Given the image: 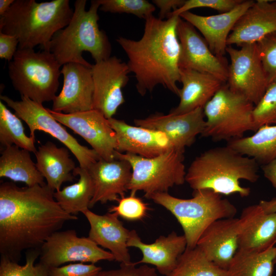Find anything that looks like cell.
<instances>
[{
  "instance_id": "34",
  "label": "cell",
  "mask_w": 276,
  "mask_h": 276,
  "mask_svg": "<svg viewBox=\"0 0 276 276\" xmlns=\"http://www.w3.org/2000/svg\"><path fill=\"white\" fill-rule=\"evenodd\" d=\"M40 254V249L28 250L22 265L1 256L0 276H49L50 268L40 262L35 264Z\"/></svg>"
},
{
  "instance_id": "9",
  "label": "cell",
  "mask_w": 276,
  "mask_h": 276,
  "mask_svg": "<svg viewBox=\"0 0 276 276\" xmlns=\"http://www.w3.org/2000/svg\"><path fill=\"white\" fill-rule=\"evenodd\" d=\"M116 158L125 160L131 165L128 190L131 195L142 191L147 198L154 193L168 192L174 186L186 181L183 153L174 149L150 158L116 151Z\"/></svg>"
},
{
  "instance_id": "20",
  "label": "cell",
  "mask_w": 276,
  "mask_h": 276,
  "mask_svg": "<svg viewBox=\"0 0 276 276\" xmlns=\"http://www.w3.org/2000/svg\"><path fill=\"white\" fill-rule=\"evenodd\" d=\"M108 121L116 133L119 152L150 158L173 149L167 136L161 131L132 126L113 118Z\"/></svg>"
},
{
  "instance_id": "8",
  "label": "cell",
  "mask_w": 276,
  "mask_h": 276,
  "mask_svg": "<svg viewBox=\"0 0 276 276\" xmlns=\"http://www.w3.org/2000/svg\"><path fill=\"white\" fill-rule=\"evenodd\" d=\"M254 104L234 93L224 83L203 107L205 127L202 136L227 142L255 131L252 119Z\"/></svg>"
},
{
  "instance_id": "3",
  "label": "cell",
  "mask_w": 276,
  "mask_h": 276,
  "mask_svg": "<svg viewBox=\"0 0 276 276\" xmlns=\"http://www.w3.org/2000/svg\"><path fill=\"white\" fill-rule=\"evenodd\" d=\"M259 164L229 147L207 150L197 156L186 172V181L194 190L209 189L225 195H249L250 189L240 185V180L256 182Z\"/></svg>"
},
{
  "instance_id": "7",
  "label": "cell",
  "mask_w": 276,
  "mask_h": 276,
  "mask_svg": "<svg viewBox=\"0 0 276 276\" xmlns=\"http://www.w3.org/2000/svg\"><path fill=\"white\" fill-rule=\"evenodd\" d=\"M61 66L50 51L18 48L9 62L8 74L21 96L42 104L53 101L56 96Z\"/></svg>"
},
{
  "instance_id": "46",
  "label": "cell",
  "mask_w": 276,
  "mask_h": 276,
  "mask_svg": "<svg viewBox=\"0 0 276 276\" xmlns=\"http://www.w3.org/2000/svg\"><path fill=\"white\" fill-rule=\"evenodd\" d=\"M14 0H1L0 1V15L4 14L10 8Z\"/></svg>"
},
{
  "instance_id": "4",
  "label": "cell",
  "mask_w": 276,
  "mask_h": 276,
  "mask_svg": "<svg viewBox=\"0 0 276 276\" xmlns=\"http://www.w3.org/2000/svg\"><path fill=\"white\" fill-rule=\"evenodd\" d=\"M73 13L68 0H14L1 16L0 32L15 36L18 48L40 45L46 50L55 34L68 25Z\"/></svg>"
},
{
  "instance_id": "38",
  "label": "cell",
  "mask_w": 276,
  "mask_h": 276,
  "mask_svg": "<svg viewBox=\"0 0 276 276\" xmlns=\"http://www.w3.org/2000/svg\"><path fill=\"white\" fill-rule=\"evenodd\" d=\"M268 84L276 80V31L257 43Z\"/></svg>"
},
{
  "instance_id": "19",
  "label": "cell",
  "mask_w": 276,
  "mask_h": 276,
  "mask_svg": "<svg viewBox=\"0 0 276 276\" xmlns=\"http://www.w3.org/2000/svg\"><path fill=\"white\" fill-rule=\"evenodd\" d=\"M254 2L242 1L232 10L214 15L202 16L187 11L179 16L199 31L214 54L224 57L229 34L238 20Z\"/></svg>"
},
{
  "instance_id": "37",
  "label": "cell",
  "mask_w": 276,
  "mask_h": 276,
  "mask_svg": "<svg viewBox=\"0 0 276 276\" xmlns=\"http://www.w3.org/2000/svg\"><path fill=\"white\" fill-rule=\"evenodd\" d=\"M117 205L111 206L108 212L114 213L119 217L128 221L142 220L149 210L148 204L135 195L122 197L118 201Z\"/></svg>"
},
{
  "instance_id": "12",
  "label": "cell",
  "mask_w": 276,
  "mask_h": 276,
  "mask_svg": "<svg viewBox=\"0 0 276 276\" xmlns=\"http://www.w3.org/2000/svg\"><path fill=\"white\" fill-rule=\"evenodd\" d=\"M39 262L49 268L68 262L95 264L102 260H114L112 254L99 247L88 237H79L76 231H57L42 245Z\"/></svg>"
},
{
  "instance_id": "6",
  "label": "cell",
  "mask_w": 276,
  "mask_h": 276,
  "mask_svg": "<svg viewBox=\"0 0 276 276\" xmlns=\"http://www.w3.org/2000/svg\"><path fill=\"white\" fill-rule=\"evenodd\" d=\"M147 198L163 206L176 218L189 248L197 246L202 233L213 222L233 218L237 212L228 199L209 189L194 190L193 197L189 199L177 198L168 192L154 193Z\"/></svg>"
},
{
  "instance_id": "5",
  "label": "cell",
  "mask_w": 276,
  "mask_h": 276,
  "mask_svg": "<svg viewBox=\"0 0 276 276\" xmlns=\"http://www.w3.org/2000/svg\"><path fill=\"white\" fill-rule=\"evenodd\" d=\"M86 0L74 3L72 18L68 25L56 32L47 48L62 66L67 63H78L91 67L82 57L83 52L90 53L95 62L109 58L111 46L103 30L99 29L98 11L99 0L91 1L86 10Z\"/></svg>"
},
{
  "instance_id": "47",
  "label": "cell",
  "mask_w": 276,
  "mask_h": 276,
  "mask_svg": "<svg viewBox=\"0 0 276 276\" xmlns=\"http://www.w3.org/2000/svg\"><path fill=\"white\" fill-rule=\"evenodd\" d=\"M275 264H276V258H275Z\"/></svg>"
},
{
  "instance_id": "29",
  "label": "cell",
  "mask_w": 276,
  "mask_h": 276,
  "mask_svg": "<svg viewBox=\"0 0 276 276\" xmlns=\"http://www.w3.org/2000/svg\"><path fill=\"white\" fill-rule=\"evenodd\" d=\"M226 145L264 165L276 157V124L262 126L253 135L231 140Z\"/></svg>"
},
{
  "instance_id": "11",
  "label": "cell",
  "mask_w": 276,
  "mask_h": 276,
  "mask_svg": "<svg viewBox=\"0 0 276 276\" xmlns=\"http://www.w3.org/2000/svg\"><path fill=\"white\" fill-rule=\"evenodd\" d=\"M240 49L228 45L231 63L226 84L234 93L240 95L256 105L269 84L256 43L246 44Z\"/></svg>"
},
{
  "instance_id": "32",
  "label": "cell",
  "mask_w": 276,
  "mask_h": 276,
  "mask_svg": "<svg viewBox=\"0 0 276 276\" xmlns=\"http://www.w3.org/2000/svg\"><path fill=\"white\" fill-rule=\"evenodd\" d=\"M165 276H227V271L210 261L198 247L186 248L173 270Z\"/></svg>"
},
{
  "instance_id": "14",
  "label": "cell",
  "mask_w": 276,
  "mask_h": 276,
  "mask_svg": "<svg viewBox=\"0 0 276 276\" xmlns=\"http://www.w3.org/2000/svg\"><path fill=\"white\" fill-rule=\"evenodd\" d=\"M48 109L58 122L84 139L101 158L107 161L116 159L118 147L116 133L108 119L101 112L92 109L66 114Z\"/></svg>"
},
{
  "instance_id": "13",
  "label": "cell",
  "mask_w": 276,
  "mask_h": 276,
  "mask_svg": "<svg viewBox=\"0 0 276 276\" xmlns=\"http://www.w3.org/2000/svg\"><path fill=\"white\" fill-rule=\"evenodd\" d=\"M94 91L93 109L107 119L113 118L125 102L122 89L130 73L127 63L116 56L95 62L91 67Z\"/></svg>"
},
{
  "instance_id": "16",
  "label": "cell",
  "mask_w": 276,
  "mask_h": 276,
  "mask_svg": "<svg viewBox=\"0 0 276 276\" xmlns=\"http://www.w3.org/2000/svg\"><path fill=\"white\" fill-rule=\"evenodd\" d=\"M203 108H198L183 114H155L145 119H135L136 126L159 131L168 137L173 149L184 153L185 148L192 145L205 127Z\"/></svg>"
},
{
  "instance_id": "28",
  "label": "cell",
  "mask_w": 276,
  "mask_h": 276,
  "mask_svg": "<svg viewBox=\"0 0 276 276\" xmlns=\"http://www.w3.org/2000/svg\"><path fill=\"white\" fill-rule=\"evenodd\" d=\"M0 177L24 182L28 187L47 183L32 160L30 151L15 145L3 148L0 157Z\"/></svg>"
},
{
  "instance_id": "23",
  "label": "cell",
  "mask_w": 276,
  "mask_h": 276,
  "mask_svg": "<svg viewBox=\"0 0 276 276\" xmlns=\"http://www.w3.org/2000/svg\"><path fill=\"white\" fill-rule=\"evenodd\" d=\"M82 213L90 225L88 237L99 246L108 249L115 261L120 264L131 263L127 246L130 231L124 227L119 216L110 212L99 215L89 209Z\"/></svg>"
},
{
  "instance_id": "1",
  "label": "cell",
  "mask_w": 276,
  "mask_h": 276,
  "mask_svg": "<svg viewBox=\"0 0 276 276\" xmlns=\"http://www.w3.org/2000/svg\"><path fill=\"white\" fill-rule=\"evenodd\" d=\"M47 185L0 186V254L18 263L26 250L40 249L64 224L78 218L65 212Z\"/></svg>"
},
{
  "instance_id": "39",
  "label": "cell",
  "mask_w": 276,
  "mask_h": 276,
  "mask_svg": "<svg viewBox=\"0 0 276 276\" xmlns=\"http://www.w3.org/2000/svg\"><path fill=\"white\" fill-rule=\"evenodd\" d=\"M242 0H185L184 4L173 11L170 15L179 16L181 13L197 8H209L224 13L233 9Z\"/></svg>"
},
{
  "instance_id": "33",
  "label": "cell",
  "mask_w": 276,
  "mask_h": 276,
  "mask_svg": "<svg viewBox=\"0 0 276 276\" xmlns=\"http://www.w3.org/2000/svg\"><path fill=\"white\" fill-rule=\"evenodd\" d=\"M20 119L0 101V143L3 148L15 145L35 153V139L28 136Z\"/></svg>"
},
{
  "instance_id": "43",
  "label": "cell",
  "mask_w": 276,
  "mask_h": 276,
  "mask_svg": "<svg viewBox=\"0 0 276 276\" xmlns=\"http://www.w3.org/2000/svg\"><path fill=\"white\" fill-rule=\"evenodd\" d=\"M185 0H153L152 3L159 9V18L163 19L168 17L171 13L180 8Z\"/></svg>"
},
{
  "instance_id": "26",
  "label": "cell",
  "mask_w": 276,
  "mask_h": 276,
  "mask_svg": "<svg viewBox=\"0 0 276 276\" xmlns=\"http://www.w3.org/2000/svg\"><path fill=\"white\" fill-rule=\"evenodd\" d=\"M180 101L170 113L179 114L203 108L224 83L216 77L205 73L180 68Z\"/></svg>"
},
{
  "instance_id": "18",
  "label": "cell",
  "mask_w": 276,
  "mask_h": 276,
  "mask_svg": "<svg viewBox=\"0 0 276 276\" xmlns=\"http://www.w3.org/2000/svg\"><path fill=\"white\" fill-rule=\"evenodd\" d=\"M94 186L89 208L97 203L118 201L125 196L132 175V168L126 160L116 158L111 161L100 158L87 169Z\"/></svg>"
},
{
  "instance_id": "22",
  "label": "cell",
  "mask_w": 276,
  "mask_h": 276,
  "mask_svg": "<svg viewBox=\"0 0 276 276\" xmlns=\"http://www.w3.org/2000/svg\"><path fill=\"white\" fill-rule=\"evenodd\" d=\"M276 31V1L257 0L238 20L227 40V45L257 43Z\"/></svg>"
},
{
  "instance_id": "42",
  "label": "cell",
  "mask_w": 276,
  "mask_h": 276,
  "mask_svg": "<svg viewBox=\"0 0 276 276\" xmlns=\"http://www.w3.org/2000/svg\"><path fill=\"white\" fill-rule=\"evenodd\" d=\"M19 44L14 36L0 32V58L11 61L16 53Z\"/></svg>"
},
{
  "instance_id": "24",
  "label": "cell",
  "mask_w": 276,
  "mask_h": 276,
  "mask_svg": "<svg viewBox=\"0 0 276 276\" xmlns=\"http://www.w3.org/2000/svg\"><path fill=\"white\" fill-rule=\"evenodd\" d=\"M128 247H135L142 254L141 260L135 262L150 264L165 276L175 268L178 259L187 248V240L184 235H178L175 232L167 236H160L153 243L143 242L135 230H131L127 241Z\"/></svg>"
},
{
  "instance_id": "27",
  "label": "cell",
  "mask_w": 276,
  "mask_h": 276,
  "mask_svg": "<svg viewBox=\"0 0 276 276\" xmlns=\"http://www.w3.org/2000/svg\"><path fill=\"white\" fill-rule=\"evenodd\" d=\"M68 149L58 148L48 141L38 147L35 153L36 166L47 181V186L54 192L60 190L63 183L73 181L76 168L70 157Z\"/></svg>"
},
{
  "instance_id": "10",
  "label": "cell",
  "mask_w": 276,
  "mask_h": 276,
  "mask_svg": "<svg viewBox=\"0 0 276 276\" xmlns=\"http://www.w3.org/2000/svg\"><path fill=\"white\" fill-rule=\"evenodd\" d=\"M15 114L25 121L30 129V137L35 139V132L41 130L56 138L68 148L77 159L79 167L88 169L101 158L93 149L81 145L51 114L42 104L21 96V100L14 101L7 96H1Z\"/></svg>"
},
{
  "instance_id": "41",
  "label": "cell",
  "mask_w": 276,
  "mask_h": 276,
  "mask_svg": "<svg viewBox=\"0 0 276 276\" xmlns=\"http://www.w3.org/2000/svg\"><path fill=\"white\" fill-rule=\"evenodd\" d=\"M133 262L120 264L119 268L100 271L97 276H157L156 268L147 264L139 266Z\"/></svg>"
},
{
  "instance_id": "21",
  "label": "cell",
  "mask_w": 276,
  "mask_h": 276,
  "mask_svg": "<svg viewBox=\"0 0 276 276\" xmlns=\"http://www.w3.org/2000/svg\"><path fill=\"white\" fill-rule=\"evenodd\" d=\"M239 249L260 251L276 243V212H265L259 204L245 208L238 218Z\"/></svg>"
},
{
  "instance_id": "36",
  "label": "cell",
  "mask_w": 276,
  "mask_h": 276,
  "mask_svg": "<svg viewBox=\"0 0 276 276\" xmlns=\"http://www.w3.org/2000/svg\"><path fill=\"white\" fill-rule=\"evenodd\" d=\"M100 10L106 12L131 14L145 19L153 15L155 6L146 0H99Z\"/></svg>"
},
{
  "instance_id": "2",
  "label": "cell",
  "mask_w": 276,
  "mask_h": 276,
  "mask_svg": "<svg viewBox=\"0 0 276 276\" xmlns=\"http://www.w3.org/2000/svg\"><path fill=\"white\" fill-rule=\"evenodd\" d=\"M180 17L170 15L163 20L151 15L145 19L141 38L134 40L120 36L117 41L127 55L130 73L141 95L161 84L178 96L180 45L177 33Z\"/></svg>"
},
{
  "instance_id": "40",
  "label": "cell",
  "mask_w": 276,
  "mask_h": 276,
  "mask_svg": "<svg viewBox=\"0 0 276 276\" xmlns=\"http://www.w3.org/2000/svg\"><path fill=\"white\" fill-rule=\"evenodd\" d=\"M102 268L95 264L70 263L49 268V276H97Z\"/></svg>"
},
{
  "instance_id": "30",
  "label": "cell",
  "mask_w": 276,
  "mask_h": 276,
  "mask_svg": "<svg viewBox=\"0 0 276 276\" xmlns=\"http://www.w3.org/2000/svg\"><path fill=\"white\" fill-rule=\"evenodd\" d=\"M73 175L79 176L78 181L55 192L54 197L65 212L75 215L89 208L94 194V186L87 169L76 167Z\"/></svg>"
},
{
  "instance_id": "15",
  "label": "cell",
  "mask_w": 276,
  "mask_h": 276,
  "mask_svg": "<svg viewBox=\"0 0 276 276\" xmlns=\"http://www.w3.org/2000/svg\"><path fill=\"white\" fill-rule=\"evenodd\" d=\"M177 33L180 45V68L208 73L226 83L228 68L226 59L214 54L196 29L180 17Z\"/></svg>"
},
{
  "instance_id": "25",
  "label": "cell",
  "mask_w": 276,
  "mask_h": 276,
  "mask_svg": "<svg viewBox=\"0 0 276 276\" xmlns=\"http://www.w3.org/2000/svg\"><path fill=\"white\" fill-rule=\"evenodd\" d=\"M238 225V218L217 220L206 228L197 243L210 261L225 270L239 247Z\"/></svg>"
},
{
  "instance_id": "35",
  "label": "cell",
  "mask_w": 276,
  "mask_h": 276,
  "mask_svg": "<svg viewBox=\"0 0 276 276\" xmlns=\"http://www.w3.org/2000/svg\"><path fill=\"white\" fill-rule=\"evenodd\" d=\"M252 119L255 131L262 126L276 124V80L269 84L262 98L254 106Z\"/></svg>"
},
{
  "instance_id": "45",
  "label": "cell",
  "mask_w": 276,
  "mask_h": 276,
  "mask_svg": "<svg viewBox=\"0 0 276 276\" xmlns=\"http://www.w3.org/2000/svg\"><path fill=\"white\" fill-rule=\"evenodd\" d=\"M258 204L266 213L276 212V198L270 200H260Z\"/></svg>"
},
{
  "instance_id": "17",
  "label": "cell",
  "mask_w": 276,
  "mask_h": 276,
  "mask_svg": "<svg viewBox=\"0 0 276 276\" xmlns=\"http://www.w3.org/2000/svg\"><path fill=\"white\" fill-rule=\"evenodd\" d=\"M62 89L53 101L52 110L66 114L93 109L94 86L91 67L78 63H67L61 70Z\"/></svg>"
},
{
  "instance_id": "31",
  "label": "cell",
  "mask_w": 276,
  "mask_h": 276,
  "mask_svg": "<svg viewBox=\"0 0 276 276\" xmlns=\"http://www.w3.org/2000/svg\"><path fill=\"white\" fill-rule=\"evenodd\" d=\"M276 247L257 251L238 248L226 271L227 276H272Z\"/></svg>"
},
{
  "instance_id": "44",
  "label": "cell",
  "mask_w": 276,
  "mask_h": 276,
  "mask_svg": "<svg viewBox=\"0 0 276 276\" xmlns=\"http://www.w3.org/2000/svg\"><path fill=\"white\" fill-rule=\"evenodd\" d=\"M264 176L276 189V157L262 167Z\"/></svg>"
}]
</instances>
